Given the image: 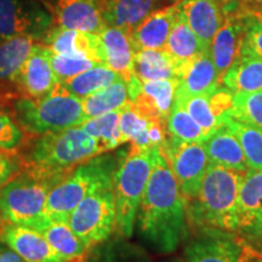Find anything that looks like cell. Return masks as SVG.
I'll return each instance as SVG.
<instances>
[{"mask_svg": "<svg viewBox=\"0 0 262 262\" xmlns=\"http://www.w3.org/2000/svg\"><path fill=\"white\" fill-rule=\"evenodd\" d=\"M137 215L141 235L160 253H171L187 234L185 201L159 147Z\"/></svg>", "mask_w": 262, "mask_h": 262, "instance_id": "6da1fadb", "label": "cell"}, {"mask_svg": "<svg viewBox=\"0 0 262 262\" xmlns=\"http://www.w3.org/2000/svg\"><path fill=\"white\" fill-rule=\"evenodd\" d=\"M17 153L21 172L61 181L78 165L102 155L104 149L80 126H73L41 135H26Z\"/></svg>", "mask_w": 262, "mask_h": 262, "instance_id": "7a4b0ae2", "label": "cell"}, {"mask_svg": "<svg viewBox=\"0 0 262 262\" xmlns=\"http://www.w3.org/2000/svg\"><path fill=\"white\" fill-rule=\"evenodd\" d=\"M244 173L209 164L198 194L186 204L187 220L203 229L235 232L238 193Z\"/></svg>", "mask_w": 262, "mask_h": 262, "instance_id": "3957f363", "label": "cell"}, {"mask_svg": "<svg viewBox=\"0 0 262 262\" xmlns=\"http://www.w3.org/2000/svg\"><path fill=\"white\" fill-rule=\"evenodd\" d=\"M10 108L26 135L55 133L85 122L81 100L61 81L45 96L16 98Z\"/></svg>", "mask_w": 262, "mask_h": 262, "instance_id": "277c9868", "label": "cell"}, {"mask_svg": "<svg viewBox=\"0 0 262 262\" xmlns=\"http://www.w3.org/2000/svg\"><path fill=\"white\" fill-rule=\"evenodd\" d=\"M116 166L113 156L98 155L58 181L49 192L45 205L49 221H67L71 212L91 192L113 187Z\"/></svg>", "mask_w": 262, "mask_h": 262, "instance_id": "5b68a950", "label": "cell"}, {"mask_svg": "<svg viewBox=\"0 0 262 262\" xmlns=\"http://www.w3.org/2000/svg\"><path fill=\"white\" fill-rule=\"evenodd\" d=\"M156 148L139 150L130 147L114 172L116 229L123 237L129 238L134 232L137 212L153 166Z\"/></svg>", "mask_w": 262, "mask_h": 262, "instance_id": "8992f818", "label": "cell"}, {"mask_svg": "<svg viewBox=\"0 0 262 262\" xmlns=\"http://www.w3.org/2000/svg\"><path fill=\"white\" fill-rule=\"evenodd\" d=\"M58 180L18 173L0 189V217L12 224L41 232L49 224L45 205L49 192Z\"/></svg>", "mask_w": 262, "mask_h": 262, "instance_id": "52a82bcc", "label": "cell"}, {"mask_svg": "<svg viewBox=\"0 0 262 262\" xmlns=\"http://www.w3.org/2000/svg\"><path fill=\"white\" fill-rule=\"evenodd\" d=\"M67 222L89 251L103 243L116 229L113 187L96 189L85 196Z\"/></svg>", "mask_w": 262, "mask_h": 262, "instance_id": "ba28073f", "label": "cell"}, {"mask_svg": "<svg viewBox=\"0 0 262 262\" xmlns=\"http://www.w3.org/2000/svg\"><path fill=\"white\" fill-rule=\"evenodd\" d=\"M173 178L178 182L185 204L198 194L208 169L209 160L202 142H173L166 137L159 147Z\"/></svg>", "mask_w": 262, "mask_h": 262, "instance_id": "9c48e42d", "label": "cell"}, {"mask_svg": "<svg viewBox=\"0 0 262 262\" xmlns=\"http://www.w3.org/2000/svg\"><path fill=\"white\" fill-rule=\"evenodd\" d=\"M54 26L50 11L37 0H0V39L31 35L38 41Z\"/></svg>", "mask_w": 262, "mask_h": 262, "instance_id": "30bf717a", "label": "cell"}, {"mask_svg": "<svg viewBox=\"0 0 262 262\" xmlns=\"http://www.w3.org/2000/svg\"><path fill=\"white\" fill-rule=\"evenodd\" d=\"M134 110L149 122L168 123L175 101L178 79L141 81L135 74L126 81Z\"/></svg>", "mask_w": 262, "mask_h": 262, "instance_id": "8fae6325", "label": "cell"}, {"mask_svg": "<svg viewBox=\"0 0 262 262\" xmlns=\"http://www.w3.org/2000/svg\"><path fill=\"white\" fill-rule=\"evenodd\" d=\"M104 8L106 0H49L54 26L91 34L108 27Z\"/></svg>", "mask_w": 262, "mask_h": 262, "instance_id": "7c38bea8", "label": "cell"}, {"mask_svg": "<svg viewBox=\"0 0 262 262\" xmlns=\"http://www.w3.org/2000/svg\"><path fill=\"white\" fill-rule=\"evenodd\" d=\"M262 243V171L249 169L238 193L235 232Z\"/></svg>", "mask_w": 262, "mask_h": 262, "instance_id": "4fadbf2b", "label": "cell"}, {"mask_svg": "<svg viewBox=\"0 0 262 262\" xmlns=\"http://www.w3.org/2000/svg\"><path fill=\"white\" fill-rule=\"evenodd\" d=\"M205 233L187 245L183 262H243L245 245L231 232L204 229Z\"/></svg>", "mask_w": 262, "mask_h": 262, "instance_id": "5bb4252c", "label": "cell"}, {"mask_svg": "<svg viewBox=\"0 0 262 262\" xmlns=\"http://www.w3.org/2000/svg\"><path fill=\"white\" fill-rule=\"evenodd\" d=\"M58 83L51 66V51L37 42L16 79L15 88L17 96L39 98L45 96Z\"/></svg>", "mask_w": 262, "mask_h": 262, "instance_id": "9a60e30c", "label": "cell"}, {"mask_svg": "<svg viewBox=\"0 0 262 262\" xmlns=\"http://www.w3.org/2000/svg\"><path fill=\"white\" fill-rule=\"evenodd\" d=\"M31 35H19L0 41V102L10 107L18 98L15 83L17 75L37 44Z\"/></svg>", "mask_w": 262, "mask_h": 262, "instance_id": "2e32d148", "label": "cell"}, {"mask_svg": "<svg viewBox=\"0 0 262 262\" xmlns=\"http://www.w3.org/2000/svg\"><path fill=\"white\" fill-rule=\"evenodd\" d=\"M181 0L156 10L129 33L134 50H162L165 48L180 11Z\"/></svg>", "mask_w": 262, "mask_h": 262, "instance_id": "e0dca14e", "label": "cell"}, {"mask_svg": "<svg viewBox=\"0 0 262 262\" xmlns=\"http://www.w3.org/2000/svg\"><path fill=\"white\" fill-rule=\"evenodd\" d=\"M178 90L182 96L206 95L214 91L219 85L216 67L210 49L202 51L194 58L178 67Z\"/></svg>", "mask_w": 262, "mask_h": 262, "instance_id": "ac0fdd59", "label": "cell"}, {"mask_svg": "<svg viewBox=\"0 0 262 262\" xmlns=\"http://www.w3.org/2000/svg\"><path fill=\"white\" fill-rule=\"evenodd\" d=\"M0 242L11 248L26 262H61L47 238L35 229L4 224Z\"/></svg>", "mask_w": 262, "mask_h": 262, "instance_id": "d6986e66", "label": "cell"}, {"mask_svg": "<svg viewBox=\"0 0 262 262\" xmlns=\"http://www.w3.org/2000/svg\"><path fill=\"white\" fill-rule=\"evenodd\" d=\"M209 164L245 173L249 170L241 143L225 123L216 126L202 141Z\"/></svg>", "mask_w": 262, "mask_h": 262, "instance_id": "ffe728a7", "label": "cell"}, {"mask_svg": "<svg viewBox=\"0 0 262 262\" xmlns=\"http://www.w3.org/2000/svg\"><path fill=\"white\" fill-rule=\"evenodd\" d=\"M180 8L203 48L210 49L212 39L224 24L221 0H181Z\"/></svg>", "mask_w": 262, "mask_h": 262, "instance_id": "44dd1931", "label": "cell"}, {"mask_svg": "<svg viewBox=\"0 0 262 262\" xmlns=\"http://www.w3.org/2000/svg\"><path fill=\"white\" fill-rule=\"evenodd\" d=\"M98 38L102 64L117 72L125 81L130 80L134 75L135 50L130 41L129 33L108 26L98 34Z\"/></svg>", "mask_w": 262, "mask_h": 262, "instance_id": "7402d4cb", "label": "cell"}, {"mask_svg": "<svg viewBox=\"0 0 262 262\" xmlns=\"http://www.w3.org/2000/svg\"><path fill=\"white\" fill-rule=\"evenodd\" d=\"M243 34L244 28L242 22L233 15H225L224 24L215 34L210 47L219 83L221 85L229 67L241 55Z\"/></svg>", "mask_w": 262, "mask_h": 262, "instance_id": "603a6c76", "label": "cell"}, {"mask_svg": "<svg viewBox=\"0 0 262 262\" xmlns=\"http://www.w3.org/2000/svg\"><path fill=\"white\" fill-rule=\"evenodd\" d=\"M39 42L45 45L52 54H84L102 64L98 34L52 26Z\"/></svg>", "mask_w": 262, "mask_h": 262, "instance_id": "cb8c5ba5", "label": "cell"}, {"mask_svg": "<svg viewBox=\"0 0 262 262\" xmlns=\"http://www.w3.org/2000/svg\"><path fill=\"white\" fill-rule=\"evenodd\" d=\"M172 0H106L104 18L108 26L134 31L147 16Z\"/></svg>", "mask_w": 262, "mask_h": 262, "instance_id": "d4e9b609", "label": "cell"}, {"mask_svg": "<svg viewBox=\"0 0 262 262\" xmlns=\"http://www.w3.org/2000/svg\"><path fill=\"white\" fill-rule=\"evenodd\" d=\"M60 257L61 262H86L89 250L72 231L67 221H49L40 232Z\"/></svg>", "mask_w": 262, "mask_h": 262, "instance_id": "484cf974", "label": "cell"}, {"mask_svg": "<svg viewBox=\"0 0 262 262\" xmlns=\"http://www.w3.org/2000/svg\"><path fill=\"white\" fill-rule=\"evenodd\" d=\"M222 85L233 94L262 91V58L241 54L225 74Z\"/></svg>", "mask_w": 262, "mask_h": 262, "instance_id": "4316f807", "label": "cell"}, {"mask_svg": "<svg viewBox=\"0 0 262 262\" xmlns=\"http://www.w3.org/2000/svg\"><path fill=\"white\" fill-rule=\"evenodd\" d=\"M164 50L168 52L172 57V60L175 61L176 71H178L180 64L194 58L202 51L208 50V49L203 48L198 37L189 28L185 16L182 15L181 8H180L178 18H176L175 24L170 31L168 41H166Z\"/></svg>", "mask_w": 262, "mask_h": 262, "instance_id": "83f0119b", "label": "cell"}, {"mask_svg": "<svg viewBox=\"0 0 262 262\" xmlns=\"http://www.w3.org/2000/svg\"><path fill=\"white\" fill-rule=\"evenodd\" d=\"M134 74L141 81L178 79L175 61L164 49L136 51Z\"/></svg>", "mask_w": 262, "mask_h": 262, "instance_id": "f1b7e54d", "label": "cell"}, {"mask_svg": "<svg viewBox=\"0 0 262 262\" xmlns=\"http://www.w3.org/2000/svg\"><path fill=\"white\" fill-rule=\"evenodd\" d=\"M129 101L127 84L123 78L81 100L85 120L120 110Z\"/></svg>", "mask_w": 262, "mask_h": 262, "instance_id": "f546056e", "label": "cell"}, {"mask_svg": "<svg viewBox=\"0 0 262 262\" xmlns=\"http://www.w3.org/2000/svg\"><path fill=\"white\" fill-rule=\"evenodd\" d=\"M119 119L120 110H117L86 119L79 126L85 133L96 139L102 146L104 152H107L125 143L122 130H120Z\"/></svg>", "mask_w": 262, "mask_h": 262, "instance_id": "4dcf8cb0", "label": "cell"}, {"mask_svg": "<svg viewBox=\"0 0 262 262\" xmlns=\"http://www.w3.org/2000/svg\"><path fill=\"white\" fill-rule=\"evenodd\" d=\"M119 78L122 77L117 72L108 68L106 64H97L71 79L61 81V83H63L67 90L74 96L83 100L89 95L96 93L97 90L103 89L114 83Z\"/></svg>", "mask_w": 262, "mask_h": 262, "instance_id": "1f68e13d", "label": "cell"}, {"mask_svg": "<svg viewBox=\"0 0 262 262\" xmlns=\"http://www.w3.org/2000/svg\"><path fill=\"white\" fill-rule=\"evenodd\" d=\"M237 137L243 148L248 168L262 171V127L249 125L226 116L222 120Z\"/></svg>", "mask_w": 262, "mask_h": 262, "instance_id": "d6a6232c", "label": "cell"}, {"mask_svg": "<svg viewBox=\"0 0 262 262\" xmlns=\"http://www.w3.org/2000/svg\"><path fill=\"white\" fill-rule=\"evenodd\" d=\"M208 135L178 101H173L166 123V137L173 142H202Z\"/></svg>", "mask_w": 262, "mask_h": 262, "instance_id": "836d02e7", "label": "cell"}, {"mask_svg": "<svg viewBox=\"0 0 262 262\" xmlns=\"http://www.w3.org/2000/svg\"><path fill=\"white\" fill-rule=\"evenodd\" d=\"M120 130L125 142H130L131 148L139 150L152 149L149 142L150 122L140 116L134 110L130 101L120 108Z\"/></svg>", "mask_w": 262, "mask_h": 262, "instance_id": "e575fe53", "label": "cell"}, {"mask_svg": "<svg viewBox=\"0 0 262 262\" xmlns=\"http://www.w3.org/2000/svg\"><path fill=\"white\" fill-rule=\"evenodd\" d=\"M228 117L238 122L262 127V91L234 94Z\"/></svg>", "mask_w": 262, "mask_h": 262, "instance_id": "d590c367", "label": "cell"}, {"mask_svg": "<svg viewBox=\"0 0 262 262\" xmlns=\"http://www.w3.org/2000/svg\"><path fill=\"white\" fill-rule=\"evenodd\" d=\"M100 64L84 54H52L51 66L58 81H64Z\"/></svg>", "mask_w": 262, "mask_h": 262, "instance_id": "8d00e7d4", "label": "cell"}, {"mask_svg": "<svg viewBox=\"0 0 262 262\" xmlns=\"http://www.w3.org/2000/svg\"><path fill=\"white\" fill-rule=\"evenodd\" d=\"M25 139L26 133L16 120L11 108L0 102V149L18 152Z\"/></svg>", "mask_w": 262, "mask_h": 262, "instance_id": "74e56055", "label": "cell"}, {"mask_svg": "<svg viewBox=\"0 0 262 262\" xmlns=\"http://www.w3.org/2000/svg\"><path fill=\"white\" fill-rule=\"evenodd\" d=\"M175 100L185 107V110L204 129L206 134L220 125V122L216 119L211 111L208 94L194 95V96H182V95L176 94Z\"/></svg>", "mask_w": 262, "mask_h": 262, "instance_id": "f35d334b", "label": "cell"}, {"mask_svg": "<svg viewBox=\"0 0 262 262\" xmlns=\"http://www.w3.org/2000/svg\"><path fill=\"white\" fill-rule=\"evenodd\" d=\"M21 172L17 152L0 149V189Z\"/></svg>", "mask_w": 262, "mask_h": 262, "instance_id": "ab89813d", "label": "cell"}, {"mask_svg": "<svg viewBox=\"0 0 262 262\" xmlns=\"http://www.w3.org/2000/svg\"><path fill=\"white\" fill-rule=\"evenodd\" d=\"M0 262H26L21 256L9 248L8 245L0 242Z\"/></svg>", "mask_w": 262, "mask_h": 262, "instance_id": "60d3db41", "label": "cell"}, {"mask_svg": "<svg viewBox=\"0 0 262 262\" xmlns=\"http://www.w3.org/2000/svg\"><path fill=\"white\" fill-rule=\"evenodd\" d=\"M247 261L248 262H262V255L257 253L255 249L249 247L247 249Z\"/></svg>", "mask_w": 262, "mask_h": 262, "instance_id": "b9f144b4", "label": "cell"}, {"mask_svg": "<svg viewBox=\"0 0 262 262\" xmlns=\"http://www.w3.org/2000/svg\"><path fill=\"white\" fill-rule=\"evenodd\" d=\"M247 2H249L250 4H253V5H256V6H260V8H262V0H247Z\"/></svg>", "mask_w": 262, "mask_h": 262, "instance_id": "7bdbcfd3", "label": "cell"}, {"mask_svg": "<svg viewBox=\"0 0 262 262\" xmlns=\"http://www.w3.org/2000/svg\"><path fill=\"white\" fill-rule=\"evenodd\" d=\"M3 226H4V222H3L2 217H0V232H2V229H3Z\"/></svg>", "mask_w": 262, "mask_h": 262, "instance_id": "ee69618b", "label": "cell"}, {"mask_svg": "<svg viewBox=\"0 0 262 262\" xmlns=\"http://www.w3.org/2000/svg\"><path fill=\"white\" fill-rule=\"evenodd\" d=\"M247 249H248V245H247ZM243 262H248L247 261V250H245V257H244V261Z\"/></svg>", "mask_w": 262, "mask_h": 262, "instance_id": "f6af8a7d", "label": "cell"}, {"mask_svg": "<svg viewBox=\"0 0 262 262\" xmlns=\"http://www.w3.org/2000/svg\"><path fill=\"white\" fill-rule=\"evenodd\" d=\"M170 262H181V261H179V260H176V261H170Z\"/></svg>", "mask_w": 262, "mask_h": 262, "instance_id": "bcb514c9", "label": "cell"}, {"mask_svg": "<svg viewBox=\"0 0 262 262\" xmlns=\"http://www.w3.org/2000/svg\"><path fill=\"white\" fill-rule=\"evenodd\" d=\"M0 41H2V39H0Z\"/></svg>", "mask_w": 262, "mask_h": 262, "instance_id": "7dc6e473", "label": "cell"}]
</instances>
